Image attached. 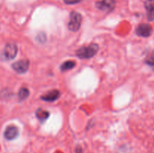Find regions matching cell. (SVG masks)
<instances>
[{
	"label": "cell",
	"mask_w": 154,
	"mask_h": 153,
	"mask_svg": "<svg viewBox=\"0 0 154 153\" xmlns=\"http://www.w3.org/2000/svg\"><path fill=\"white\" fill-rule=\"evenodd\" d=\"M60 92L59 90L57 89H53L51 91L45 93L44 95L41 97V99L43 100L44 101H48V102H54L57 100V99L60 98Z\"/></svg>",
	"instance_id": "ba28073f"
},
{
	"label": "cell",
	"mask_w": 154,
	"mask_h": 153,
	"mask_svg": "<svg viewBox=\"0 0 154 153\" xmlns=\"http://www.w3.org/2000/svg\"><path fill=\"white\" fill-rule=\"evenodd\" d=\"M150 1H153V0H150Z\"/></svg>",
	"instance_id": "2e32d148"
},
{
	"label": "cell",
	"mask_w": 154,
	"mask_h": 153,
	"mask_svg": "<svg viewBox=\"0 0 154 153\" xmlns=\"http://www.w3.org/2000/svg\"><path fill=\"white\" fill-rule=\"evenodd\" d=\"M76 65V63L75 62L72 61V60H69V61H66L65 62H63V64L60 66V69H61L62 71H66V70H71V69H73L74 68Z\"/></svg>",
	"instance_id": "8fae6325"
},
{
	"label": "cell",
	"mask_w": 154,
	"mask_h": 153,
	"mask_svg": "<svg viewBox=\"0 0 154 153\" xmlns=\"http://www.w3.org/2000/svg\"><path fill=\"white\" fill-rule=\"evenodd\" d=\"M153 28L150 25L147 23H141L137 27L136 34L140 37L147 38L151 35Z\"/></svg>",
	"instance_id": "8992f818"
},
{
	"label": "cell",
	"mask_w": 154,
	"mask_h": 153,
	"mask_svg": "<svg viewBox=\"0 0 154 153\" xmlns=\"http://www.w3.org/2000/svg\"><path fill=\"white\" fill-rule=\"evenodd\" d=\"M75 152H76V153H82L83 152L82 148H81L80 146H78L76 147V150H75Z\"/></svg>",
	"instance_id": "9a60e30c"
},
{
	"label": "cell",
	"mask_w": 154,
	"mask_h": 153,
	"mask_svg": "<svg viewBox=\"0 0 154 153\" xmlns=\"http://www.w3.org/2000/svg\"><path fill=\"white\" fill-rule=\"evenodd\" d=\"M36 117L38 118L40 121L43 122L45 121L46 119H48V118L49 117V112L47 110H45L43 109H38L35 112Z\"/></svg>",
	"instance_id": "30bf717a"
},
{
	"label": "cell",
	"mask_w": 154,
	"mask_h": 153,
	"mask_svg": "<svg viewBox=\"0 0 154 153\" xmlns=\"http://www.w3.org/2000/svg\"><path fill=\"white\" fill-rule=\"evenodd\" d=\"M64 2L67 4H75L81 2L82 0H63Z\"/></svg>",
	"instance_id": "4fadbf2b"
},
{
	"label": "cell",
	"mask_w": 154,
	"mask_h": 153,
	"mask_svg": "<svg viewBox=\"0 0 154 153\" xmlns=\"http://www.w3.org/2000/svg\"><path fill=\"white\" fill-rule=\"evenodd\" d=\"M14 70L18 74H24L29 68V62L26 59H22L12 64Z\"/></svg>",
	"instance_id": "5b68a950"
},
{
	"label": "cell",
	"mask_w": 154,
	"mask_h": 153,
	"mask_svg": "<svg viewBox=\"0 0 154 153\" xmlns=\"http://www.w3.org/2000/svg\"><path fill=\"white\" fill-rule=\"evenodd\" d=\"M18 134H19V130H18L17 127L14 125L8 126L4 133L5 137L8 140H12L17 138Z\"/></svg>",
	"instance_id": "52a82bcc"
},
{
	"label": "cell",
	"mask_w": 154,
	"mask_h": 153,
	"mask_svg": "<svg viewBox=\"0 0 154 153\" xmlns=\"http://www.w3.org/2000/svg\"><path fill=\"white\" fill-rule=\"evenodd\" d=\"M29 91L28 88L26 87H22L18 92V99L20 101H23V100H26L29 97Z\"/></svg>",
	"instance_id": "7c38bea8"
},
{
	"label": "cell",
	"mask_w": 154,
	"mask_h": 153,
	"mask_svg": "<svg viewBox=\"0 0 154 153\" xmlns=\"http://www.w3.org/2000/svg\"><path fill=\"white\" fill-rule=\"evenodd\" d=\"M146 62H147L148 64H150V65H153L154 64V54H153L152 56H150L147 58Z\"/></svg>",
	"instance_id": "5bb4252c"
},
{
	"label": "cell",
	"mask_w": 154,
	"mask_h": 153,
	"mask_svg": "<svg viewBox=\"0 0 154 153\" xmlns=\"http://www.w3.org/2000/svg\"><path fill=\"white\" fill-rule=\"evenodd\" d=\"M146 10H147V19L149 21L154 20V4L147 2L145 4Z\"/></svg>",
	"instance_id": "9c48e42d"
},
{
	"label": "cell",
	"mask_w": 154,
	"mask_h": 153,
	"mask_svg": "<svg viewBox=\"0 0 154 153\" xmlns=\"http://www.w3.org/2000/svg\"><path fill=\"white\" fill-rule=\"evenodd\" d=\"M17 46L14 44H8L5 46L4 50H3V56L6 59H13L16 57L17 54Z\"/></svg>",
	"instance_id": "3957f363"
},
{
	"label": "cell",
	"mask_w": 154,
	"mask_h": 153,
	"mask_svg": "<svg viewBox=\"0 0 154 153\" xmlns=\"http://www.w3.org/2000/svg\"><path fill=\"white\" fill-rule=\"evenodd\" d=\"M99 46L96 44H91L88 46H84L76 51V56L81 59L91 58L97 53Z\"/></svg>",
	"instance_id": "6da1fadb"
},
{
	"label": "cell",
	"mask_w": 154,
	"mask_h": 153,
	"mask_svg": "<svg viewBox=\"0 0 154 153\" xmlns=\"http://www.w3.org/2000/svg\"><path fill=\"white\" fill-rule=\"evenodd\" d=\"M116 6L115 0H102L96 3V7L103 11H111Z\"/></svg>",
	"instance_id": "277c9868"
},
{
	"label": "cell",
	"mask_w": 154,
	"mask_h": 153,
	"mask_svg": "<svg viewBox=\"0 0 154 153\" xmlns=\"http://www.w3.org/2000/svg\"><path fill=\"white\" fill-rule=\"evenodd\" d=\"M82 22V16L80 13L72 11L70 14V20L69 22V29L72 32H77L80 29Z\"/></svg>",
	"instance_id": "7a4b0ae2"
}]
</instances>
